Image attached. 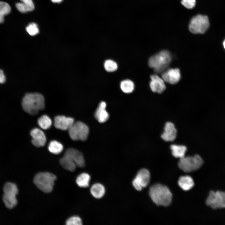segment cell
<instances>
[{"instance_id": "9c48e42d", "label": "cell", "mask_w": 225, "mask_h": 225, "mask_svg": "<svg viewBox=\"0 0 225 225\" xmlns=\"http://www.w3.org/2000/svg\"><path fill=\"white\" fill-rule=\"evenodd\" d=\"M150 179L149 171L146 168H142L137 172L132 181V185L137 190L141 191L148 185Z\"/></svg>"}, {"instance_id": "ffe728a7", "label": "cell", "mask_w": 225, "mask_h": 225, "mask_svg": "<svg viewBox=\"0 0 225 225\" xmlns=\"http://www.w3.org/2000/svg\"><path fill=\"white\" fill-rule=\"evenodd\" d=\"M17 195L14 194L3 193L2 201L6 208L11 209L15 207L18 203Z\"/></svg>"}, {"instance_id": "ba28073f", "label": "cell", "mask_w": 225, "mask_h": 225, "mask_svg": "<svg viewBox=\"0 0 225 225\" xmlns=\"http://www.w3.org/2000/svg\"><path fill=\"white\" fill-rule=\"evenodd\" d=\"M206 203L207 206L213 209L225 208V192L211 191Z\"/></svg>"}, {"instance_id": "6da1fadb", "label": "cell", "mask_w": 225, "mask_h": 225, "mask_svg": "<svg viewBox=\"0 0 225 225\" xmlns=\"http://www.w3.org/2000/svg\"><path fill=\"white\" fill-rule=\"evenodd\" d=\"M149 193L152 200L157 205L167 206L172 202V194L165 185L154 184L150 188Z\"/></svg>"}, {"instance_id": "7402d4cb", "label": "cell", "mask_w": 225, "mask_h": 225, "mask_svg": "<svg viewBox=\"0 0 225 225\" xmlns=\"http://www.w3.org/2000/svg\"><path fill=\"white\" fill-rule=\"evenodd\" d=\"M60 163L64 168L71 172L74 171L77 166L75 163L69 157L64 155L60 159Z\"/></svg>"}, {"instance_id": "603a6c76", "label": "cell", "mask_w": 225, "mask_h": 225, "mask_svg": "<svg viewBox=\"0 0 225 225\" xmlns=\"http://www.w3.org/2000/svg\"><path fill=\"white\" fill-rule=\"evenodd\" d=\"M90 179V176L88 174L82 173L77 177L76 182L78 186L80 187H88L89 186Z\"/></svg>"}, {"instance_id": "5b68a950", "label": "cell", "mask_w": 225, "mask_h": 225, "mask_svg": "<svg viewBox=\"0 0 225 225\" xmlns=\"http://www.w3.org/2000/svg\"><path fill=\"white\" fill-rule=\"evenodd\" d=\"M203 161L198 155L193 156H185L180 158L178 166L179 168L185 172H190L197 170L202 166Z\"/></svg>"}, {"instance_id": "1f68e13d", "label": "cell", "mask_w": 225, "mask_h": 225, "mask_svg": "<svg viewBox=\"0 0 225 225\" xmlns=\"http://www.w3.org/2000/svg\"><path fill=\"white\" fill-rule=\"evenodd\" d=\"M181 3L186 8L191 9L195 7L196 0H182Z\"/></svg>"}, {"instance_id": "52a82bcc", "label": "cell", "mask_w": 225, "mask_h": 225, "mask_svg": "<svg viewBox=\"0 0 225 225\" xmlns=\"http://www.w3.org/2000/svg\"><path fill=\"white\" fill-rule=\"evenodd\" d=\"M209 26L208 17L205 15H198L191 19L189 25L190 31L193 34H203Z\"/></svg>"}, {"instance_id": "7a4b0ae2", "label": "cell", "mask_w": 225, "mask_h": 225, "mask_svg": "<svg viewBox=\"0 0 225 225\" xmlns=\"http://www.w3.org/2000/svg\"><path fill=\"white\" fill-rule=\"evenodd\" d=\"M23 110L31 115H35L45 108L44 99L41 94L28 93L25 95L22 102Z\"/></svg>"}, {"instance_id": "4316f807", "label": "cell", "mask_w": 225, "mask_h": 225, "mask_svg": "<svg viewBox=\"0 0 225 225\" xmlns=\"http://www.w3.org/2000/svg\"><path fill=\"white\" fill-rule=\"evenodd\" d=\"M39 126L43 129L49 128L52 124V121L50 118L47 115H44L40 117L38 120Z\"/></svg>"}, {"instance_id": "e0dca14e", "label": "cell", "mask_w": 225, "mask_h": 225, "mask_svg": "<svg viewBox=\"0 0 225 225\" xmlns=\"http://www.w3.org/2000/svg\"><path fill=\"white\" fill-rule=\"evenodd\" d=\"M178 183L179 187L185 191L190 190L194 185L192 177L187 175L180 177L178 179Z\"/></svg>"}, {"instance_id": "3957f363", "label": "cell", "mask_w": 225, "mask_h": 225, "mask_svg": "<svg viewBox=\"0 0 225 225\" xmlns=\"http://www.w3.org/2000/svg\"><path fill=\"white\" fill-rule=\"evenodd\" d=\"M171 61L170 52L164 50L151 57L149 59L148 65L155 73H162L167 69Z\"/></svg>"}, {"instance_id": "4dcf8cb0", "label": "cell", "mask_w": 225, "mask_h": 225, "mask_svg": "<svg viewBox=\"0 0 225 225\" xmlns=\"http://www.w3.org/2000/svg\"><path fill=\"white\" fill-rule=\"evenodd\" d=\"M67 225H81L82 222L81 218L77 216H73L68 218L66 222Z\"/></svg>"}, {"instance_id": "d6a6232c", "label": "cell", "mask_w": 225, "mask_h": 225, "mask_svg": "<svg viewBox=\"0 0 225 225\" xmlns=\"http://www.w3.org/2000/svg\"><path fill=\"white\" fill-rule=\"evenodd\" d=\"M5 77L3 71L0 69V83H2L5 81Z\"/></svg>"}, {"instance_id": "d6986e66", "label": "cell", "mask_w": 225, "mask_h": 225, "mask_svg": "<svg viewBox=\"0 0 225 225\" xmlns=\"http://www.w3.org/2000/svg\"><path fill=\"white\" fill-rule=\"evenodd\" d=\"M90 191L93 197L97 199H100L104 196L105 193V188L102 184L96 183L91 187Z\"/></svg>"}, {"instance_id": "9a60e30c", "label": "cell", "mask_w": 225, "mask_h": 225, "mask_svg": "<svg viewBox=\"0 0 225 225\" xmlns=\"http://www.w3.org/2000/svg\"><path fill=\"white\" fill-rule=\"evenodd\" d=\"M32 137V142L35 146L39 147H43L45 145L46 138L44 132L38 128L32 129L30 132Z\"/></svg>"}, {"instance_id": "836d02e7", "label": "cell", "mask_w": 225, "mask_h": 225, "mask_svg": "<svg viewBox=\"0 0 225 225\" xmlns=\"http://www.w3.org/2000/svg\"><path fill=\"white\" fill-rule=\"evenodd\" d=\"M51 1L54 3H60L62 0H51Z\"/></svg>"}, {"instance_id": "7c38bea8", "label": "cell", "mask_w": 225, "mask_h": 225, "mask_svg": "<svg viewBox=\"0 0 225 225\" xmlns=\"http://www.w3.org/2000/svg\"><path fill=\"white\" fill-rule=\"evenodd\" d=\"M74 122V119L72 118L58 115L54 118V125L57 129L66 130L69 129Z\"/></svg>"}, {"instance_id": "ac0fdd59", "label": "cell", "mask_w": 225, "mask_h": 225, "mask_svg": "<svg viewBox=\"0 0 225 225\" xmlns=\"http://www.w3.org/2000/svg\"><path fill=\"white\" fill-rule=\"evenodd\" d=\"M21 2L16 4V6L20 12L25 13L33 10L34 6L32 0H20Z\"/></svg>"}, {"instance_id": "44dd1931", "label": "cell", "mask_w": 225, "mask_h": 225, "mask_svg": "<svg viewBox=\"0 0 225 225\" xmlns=\"http://www.w3.org/2000/svg\"><path fill=\"white\" fill-rule=\"evenodd\" d=\"M172 155L175 158H181L185 156L187 147L184 145L172 144L170 146Z\"/></svg>"}, {"instance_id": "8fae6325", "label": "cell", "mask_w": 225, "mask_h": 225, "mask_svg": "<svg viewBox=\"0 0 225 225\" xmlns=\"http://www.w3.org/2000/svg\"><path fill=\"white\" fill-rule=\"evenodd\" d=\"M64 155L69 157L77 166L82 168L85 165V161L83 154L78 150L70 148L65 152Z\"/></svg>"}, {"instance_id": "f1b7e54d", "label": "cell", "mask_w": 225, "mask_h": 225, "mask_svg": "<svg viewBox=\"0 0 225 225\" xmlns=\"http://www.w3.org/2000/svg\"><path fill=\"white\" fill-rule=\"evenodd\" d=\"M104 67L107 72H112L117 69L118 65L114 61L111 59H107L104 62Z\"/></svg>"}, {"instance_id": "30bf717a", "label": "cell", "mask_w": 225, "mask_h": 225, "mask_svg": "<svg viewBox=\"0 0 225 225\" xmlns=\"http://www.w3.org/2000/svg\"><path fill=\"white\" fill-rule=\"evenodd\" d=\"M161 76L164 81L171 84H175L180 79V71L178 68L167 69L162 73Z\"/></svg>"}, {"instance_id": "5bb4252c", "label": "cell", "mask_w": 225, "mask_h": 225, "mask_svg": "<svg viewBox=\"0 0 225 225\" xmlns=\"http://www.w3.org/2000/svg\"><path fill=\"white\" fill-rule=\"evenodd\" d=\"M150 78L149 85L153 92L161 93L165 90L166 87L164 81L162 78L154 74L151 75Z\"/></svg>"}, {"instance_id": "484cf974", "label": "cell", "mask_w": 225, "mask_h": 225, "mask_svg": "<svg viewBox=\"0 0 225 225\" xmlns=\"http://www.w3.org/2000/svg\"><path fill=\"white\" fill-rule=\"evenodd\" d=\"M2 190L3 193H11L17 195L18 193V189L17 185L11 182H8L4 185Z\"/></svg>"}, {"instance_id": "f546056e", "label": "cell", "mask_w": 225, "mask_h": 225, "mask_svg": "<svg viewBox=\"0 0 225 225\" xmlns=\"http://www.w3.org/2000/svg\"><path fill=\"white\" fill-rule=\"evenodd\" d=\"M26 30L28 33L31 36H34L38 34L39 30L37 24L35 23H30L26 27Z\"/></svg>"}, {"instance_id": "277c9868", "label": "cell", "mask_w": 225, "mask_h": 225, "mask_svg": "<svg viewBox=\"0 0 225 225\" xmlns=\"http://www.w3.org/2000/svg\"><path fill=\"white\" fill-rule=\"evenodd\" d=\"M56 177L49 172H40L37 174L33 182L39 189L45 193H49L53 190Z\"/></svg>"}, {"instance_id": "d4e9b609", "label": "cell", "mask_w": 225, "mask_h": 225, "mask_svg": "<svg viewBox=\"0 0 225 225\" xmlns=\"http://www.w3.org/2000/svg\"><path fill=\"white\" fill-rule=\"evenodd\" d=\"M63 148L62 144L56 140L51 141L48 146L49 151L55 154H58L60 153L62 151Z\"/></svg>"}, {"instance_id": "e575fe53", "label": "cell", "mask_w": 225, "mask_h": 225, "mask_svg": "<svg viewBox=\"0 0 225 225\" xmlns=\"http://www.w3.org/2000/svg\"><path fill=\"white\" fill-rule=\"evenodd\" d=\"M223 45L224 48L225 49V39L223 42Z\"/></svg>"}, {"instance_id": "4fadbf2b", "label": "cell", "mask_w": 225, "mask_h": 225, "mask_svg": "<svg viewBox=\"0 0 225 225\" xmlns=\"http://www.w3.org/2000/svg\"><path fill=\"white\" fill-rule=\"evenodd\" d=\"M164 131L161 135V138L166 142H172L177 137V130L174 125L172 122L166 123Z\"/></svg>"}, {"instance_id": "8992f818", "label": "cell", "mask_w": 225, "mask_h": 225, "mask_svg": "<svg viewBox=\"0 0 225 225\" xmlns=\"http://www.w3.org/2000/svg\"><path fill=\"white\" fill-rule=\"evenodd\" d=\"M68 130L70 138L75 141L86 140L89 131L88 127L79 121L74 122Z\"/></svg>"}, {"instance_id": "2e32d148", "label": "cell", "mask_w": 225, "mask_h": 225, "mask_svg": "<svg viewBox=\"0 0 225 225\" xmlns=\"http://www.w3.org/2000/svg\"><path fill=\"white\" fill-rule=\"evenodd\" d=\"M106 103L102 101L100 103L95 112V117L100 123L106 122L109 118V115L106 109Z\"/></svg>"}, {"instance_id": "cb8c5ba5", "label": "cell", "mask_w": 225, "mask_h": 225, "mask_svg": "<svg viewBox=\"0 0 225 225\" xmlns=\"http://www.w3.org/2000/svg\"><path fill=\"white\" fill-rule=\"evenodd\" d=\"M120 87L122 91L126 93L132 92L134 90L135 85L134 82L129 79L122 81L120 84Z\"/></svg>"}, {"instance_id": "83f0119b", "label": "cell", "mask_w": 225, "mask_h": 225, "mask_svg": "<svg viewBox=\"0 0 225 225\" xmlns=\"http://www.w3.org/2000/svg\"><path fill=\"white\" fill-rule=\"evenodd\" d=\"M10 6L8 3L0 1V23L3 22L4 16L10 12Z\"/></svg>"}]
</instances>
